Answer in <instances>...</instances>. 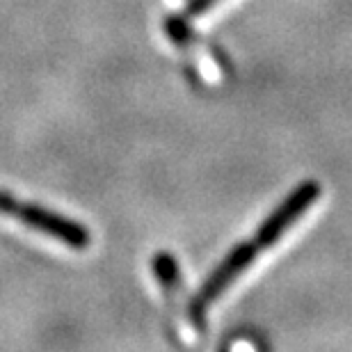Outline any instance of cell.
Wrapping results in <instances>:
<instances>
[{
	"label": "cell",
	"mask_w": 352,
	"mask_h": 352,
	"mask_svg": "<svg viewBox=\"0 0 352 352\" xmlns=\"http://www.w3.org/2000/svg\"><path fill=\"white\" fill-rule=\"evenodd\" d=\"M320 197V186L316 181H307L293 190L291 195L286 197L284 204L274 210V213L263 222V227L256 231L254 236L250 238L248 243L238 245L236 250H231L227 258L213 270V274L204 281V286L199 288V293L192 298V316L197 320V325L204 329V318H206V311L210 305L220 298V295L227 291V288L238 279V274L245 272L248 267L256 261V256L261 252L270 250L274 243L279 241L281 236L286 234L288 229L293 227L295 222L300 220L302 215L311 208V204Z\"/></svg>",
	"instance_id": "1"
},
{
	"label": "cell",
	"mask_w": 352,
	"mask_h": 352,
	"mask_svg": "<svg viewBox=\"0 0 352 352\" xmlns=\"http://www.w3.org/2000/svg\"><path fill=\"white\" fill-rule=\"evenodd\" d=\"M236 348H248V350H254L256 346H254V343H248V341H241V343H231V350H236Z\"/></svg>",
	"instance_id": "6"
},
{
	"label": "cell",
	"mask_w": 352,
	"mask_h": 352,
	"mask_svg": "<svg viewBox=\"0 0 352 352\" xmlns=\"http://www.w3.org/2000/svg\"><path fill=\"white\" fill-rule=\"evenodd\" d=\"M153 272H156L158 286H160V291H163L167 309H170V314H172L176 334L181 336V341L195 346V343L199 341L201 327L197 325V320L192 316V300L186 298L179 263H176V258L172 254L160 252V254H156V258H153Z\"/></svg>",
	"instance_id": "3"
},
{
	"label": "cell",
	"mask_w": 352,
	"mask_h": 352,
	"mask_svg": "<svg viewBox=\"0 0 352 352\" xmlns=\"http://www.w3.org/2000/svg\"><path fill=\"white\" fill-rule=\"evenodd\" d=\"M0 215H10L19 220L23 227L34 229L39 234H46L55 241L69 245L74 250H87L89 248V231L82 224L69 220L65 215H58L53 210H46L30 201H21L16 197L7 195L0 190Z\"/></svg>",
	"instance_id": "2"
},
{
	"label": "cell",
	"mask_w": 352,
	"mask_h": 352,
	"mask_svg": "<svg viewBox=\"0 0 352 352\" xmlns=\"http://www.w3.org/2000/svg\"><path fill=\"white\" fill-rule=\"evenodd\" d=\"M165 30L174 44L179 46V51L186 55L188 65L195 69L197 76H199L204 82H210V85L220 82V76H222L220 65H217V60L213 58V53L190 32V28L186 25V19H181V16L167 19Z\"/></svg>",
	"instance_id": "4"
},
{
	"label": "cell",
	"mask_w": 352,
	"mask_h": 352,
	"mask_svg": "<svg viewBox=\"0 0 352 352\" xmlns=\"http://www.w3.org/2000/svg\"><path fill=\"white\" fill-rule=\"evenodd\" d=\"M215 3H217V0H192V3L186 7V12H183L181 19L188 21V19H195V16H201V14L208 12Z\"/></svg>",
	"instance_id": "5"
}]
</instances>
